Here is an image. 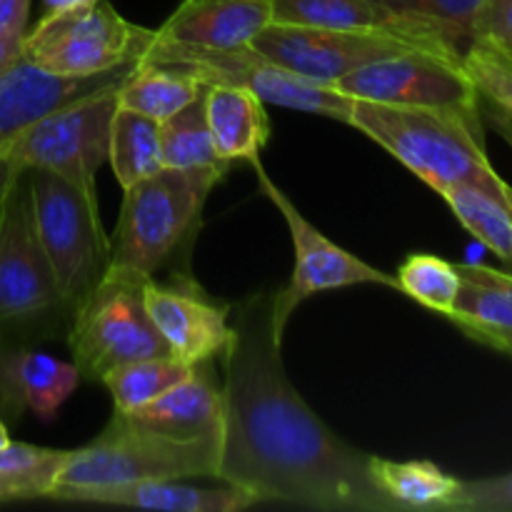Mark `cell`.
Instances as JSON below:
<instances>
[{"instance_id": "cell-20", "label": "cell", "mask_w": 512, "mask_h": 512, "mask_svg": "<svg viewBox=\"0 0 512 512\" xmlns=\"http://www.w3.org/2000/svg\"><path fill=\"white\" fill-rule=\"evenodd\" d=\"M130 415L140 425L173 438H200L223 430V388L210 375L208 363L195 365L183 383L173 385Z\"/></svg>"}, {"instance_id": "cell-3", "label": "cell", "mask_w": 512, "mask_h": 512, "mask_svg": "<svg viewBox=\"0 0 512 512\" xmlns=\"http://www.w3.org/2000/svg\"><path fill=\"white\" fill-rule=\"evenodd\" d=\"M220 445H223V430L200 438H173L145 428L120 410H113L110 423L93 443L68 450V460L55 490L100 488V485H123L138 480L215 478L220 465Z\"/></svg>"}, {"instance_id": "cell-6", "label": "cell", "mask_w": 512, "mask_h": 512, "mask_svg": "<svg viewBox=\"0 0 512 512\" xmlns=\"http://www.w3.org/2000/svg\"><path fill=\"white\" fill-rule=\"evenodd\" d=\"M148 280L143 273L110 265L88 298L73 310L68 348L80 378L103 380L120 365L173 355L145 310Z\"/></svg>"}, {"instance_id": "cell-1", "label": "cell", "mask_w": 512, "mask_h": 512, "mask_svg": "<svg viewBox=\"0 0 512 512\" xmlns=\"http://www.w3.org/2000/svg\"><path fill=\"white\" fill-rule=\"evenodd\" d=\"M230 315L215 480L238 485L258 503L403 512L373 480V455L335 435L290 383L273 333V293L250 295Z\"/></svg>"}, {"instance_id": "cell-12", "label": "cell", "mask_w": 512, "mask_h": 512, "mask_svg": "<svg viewBox=\"0 0 512 512\" xmlns=\"http://www.w3.org/2000/svg\"><path fill=\"white\" fill-rule=\"evenodd\" d=\"M348 98L478 113L480 95L463 65L428 53H400L353 70L333 85Z\"/></svg>"}, {"instance_id": "cell-34", "label": "cell", "mask_w": 512, "mask_h": 512, "mask_svg": "<svg viewBox=\"0 0 512 512\" xmlns=\"http://www.w3.org/2000/svg\"><path fill=\"white\" fill-rule=\"evenodd\" d=\"M475 38L490 40L512 53V0H480Z\"/></svg>"}, {"instance_id": "cell-19", "label": "cell", "mask_w": 512, "mask_h": 512, "mask_svg": "<svg viewBox=\"0 0 512 512\" xmlns=\"http://www.w3.org/2000/svg\"><path fill=\"white\" fill-rule=\"evenodd\" d=\"M460 293L448 320L470 340L512 358V273L480 263H455Z\"/></svg>"}, {"instance_id": "cell-29", "label": "cell", "mask_w": 512, "mask_h": 512, "mask_svg": "<svg viewBox=\"0 0 512 512\" xmlns=\"http://www.w3.org/2000/svg\"><path fill=\"white\" fill-rule=\"evenodd\" d=\"M193 370L195 365L183 363L175 355H165V358H145L120 365V368L110 370L100 383L108 388L115 410L133 413V410L148 405L150 400L163 395L173 385L183 383Z\"/></svg>"}, {"instance_id": "cell-10", "label": "cell", "mask_w": 512, "mask_h": 512, "mask_svg": "<svg viewBox=\"0 0 512 512\" xmlns=\"http://www.w3.org/2000/svg\"><path fill=\"white\" fill-rule=\"evenodd\" d=\"M115 108L118 90L65 105L10 140L0 155L23 170H48L70 183L93 185L108 160Z\"/></svg>"}, {"instance_id": "cell-16", "label": "cell", "mask_w": 512, "mask_h": 512, "mask_svg": "<svg viewBox=\"0 0 512 512\" xmlns=\"http://www.w3.org/2000/svg\"><path fill=\"white\" fill-rule=\"evenodd\" d=\"M138 63H125L105 73L73 78L55 75L30 63L23 53L0 70V150L45 115L93 95L118 90Z\"/></svg>"}, {"instance_id": "cell-35", "label": "cell", "mask_w": 512, "mask_h": 512, "mask_svg": "<svg viewBox=\"0 0 512 512\" xmlns=\"http://www.w3.org/2000/svg\"><path fill=\"white\" fill-rule=\"evenodd\" d=\"M30 0H0V38L23 40L28 30Z\"/></svg>"}, {"instance_id": "cell-9", "label": "cell", "mask_w": 512, "mask_h": 512, "mask_svg": "<svg viewBox=\"0 0 512 512\" xmlns=\"http://www.w3.org/2000/svg\"><path fill=\"white\" fill-rule=\"evenodd\" d=\"M65 318L53 270L38 240L28 170L0 208V330Z\"/></svg>"}, {"instance_id": "cell-33", "label": "cell", "mask_w": 512, "mask_h": 512, "mask_svg": "<svg viewBox=\"0 0 512 512\" xmlns=\"http://www.w3.org/2000/svg\"><path fill=\"white\" fill-rule=\"evenodd\" d=\"M448 512H512V473L460 480Z\"/></svg>"}, {"instance_id": "cell-24", "label": "cell", "mask_w": 512, "mask_h": 512, "mask_svg": "<svg viewBox=\"0 0 512 512\" xmlns=\"http://www.w3.org/2000/svg\"><path fill=\"white\" fill-rule=\"evenodd\" d=\"M443 200L475 240L512 265V188L493 193L480 185L460 183L443 190Z\"/></svg>"}, {"instance_id": "cell-13", "label": "cell", "mask_w": 512, "mask_h": 512, "mask_svg": "<svg viewBox=\"0 0 512 512\" xmlns=\"http://www.w3.org/2000/svg\"><path fill=\"white\" fill-rule=\"evenodd\" d=\"M250 45L280 68L320 85H335L340 78L375 60L400 53H423L403 40L383 35L285 23H270Z\"/></svg>"}, {"instance_id": "cell-26", "label": "cell", "mask_w": 512, "mask_h": 512, "mask_svg": "<svg viewBox=\"0 0 512 512\" xmlns=\"http://www.w3.org/2000/svg\"><path fill=\"white\" fill-rule=\"evenodd\" d=\"M110 168L120 188H130L138 180L158 173L160 160V123L128 108H115L110 123Z\"/></svg>"}, {"instance_id": "cell-38", "label": "cell", "mask_w": 512, "mask_h": 512, "mask_svg": "<svg viewBox=\"0 0 512 512\" xmlns=\"http://www.w3.org/2000/svg\"><path fill=\"white\" fill-rule=\"evenodd\" d=\"M20 43L23 40H15V38H0V70L8 68L15 58L20 55Z\"/></svg>"}, {"instance_id": "cell-23", "label": "cell", "mask_w": 512, "mask_h": 512, "mask_svg": "<svg viewBox=\"0 0 512 512\" xmlns=\"http://www.w3.org/2000/svg\"><path fill=\"white\" fill-rule=\"evenodd\" d=\"M373 480L403 512L448 510L460 480L428 460L395 463L373 455Z\"/></svg>"}, {"instance_id": "cell-37", "label": "cell", "mask_w": 512, "mask_h": 512, "mask_svg": "<svg viewBox=\"0 0 512 512\" xmlns=\"http://www.w3.org/2000/svg\"><path fill=\"white\" fill-rule=\"evenodd\" d=\"M23 173V168L20 165H15L13 160L5 158V155H0V208H3L5 198H8V190L10 185L15 183V178Z\"/></svg>"}, {"instance_id": "cell-21", "label": "cell", "mask_w": 512, "mask_h": 512, "mask_svg": "<svg viewBox=\"0 0 512 512\" xmlns=\"http://www.w3.org/2000/svg\"><path fill=\"white\" fill-rule=\"evenodd\" d=\"M205 115L220 160L233 165L235 160L253 163L260 158L270 140V120L258 95L230 85H208Z\"/></svg>"}, {"instance_id": "cell-36", "label": "cell", "mask_w": 512, "mask_h": 512, "mask_svg": "<svg viewBox=\"0 0 512 512\" xmlns=\"http://www.w3.org/2000/svg\"><path fill=\"white\" fill-rule=\"evenodd\" d=\"M15 348H10L5 343V333L0 330V415H8V418H18L23 410L20 405L15 403L13 393H10V383H8V358Z\"/></svg>"}, {"instance_id": "cell-18", "label": "cell", "mask_w": 512, "mask_h": 512, "mask_svg": "<svg viewBox=\"0 0 512 512\" xmlns=\"http://www.w3.org/2000/svg\"><path fill=\"white\" fill-rule=\"evenodd\" d=\"M273 23V0H183L155 33L195 48L250 45Z\"/></svg>"}, {"instance_id": "cell-5", "label": "cell", "mask_w": 512, "mask_h": 512, "mask_svg": "<svg viewBox=\"0 0 512 512\" xmlns=\"http://www.w3.org/2000/svg\"><path fill=\"white\" fill-rule=\"evenodd\" d=\"M28 178L35 230L70 320L110 268L113 245L100 218L98 185L70 183L48 170H28Z\"/></svg>"}, {"instance_id": "cell-8", "label": "cell", "mask_w": 512, "mask_h": 512, "mask_svg": "<svg viewBox=\"0 0 512 512\" xmlns=\"http://www.w3.org/2000/svg\"><path fill=\"white\" fill-rule=\"evenodd\" d=\"M153 35L155 30L128 23L105 0H93L50 10L33 30H25L20 53L48 73L88 78L138 63Z\"/></svg>"}, {"instance_id": "cell-39", "label": "cell", "mask_w": 512, "mask_h": 512, "mask_svg": "<svg viewBox=\"0 0 512 512\" xmlns=\"http://www.w3.org/2000/svg\"><path fill=\"white\" fill-rule=\"evenodd\" d=\"M93 3V0H45L50 10H60V8H75V5H85Z\"/></svg>"}, {"instance_id": "cell-14", "label": "cell", "mask_w": 512, "mask_h": 512, "mask_svg": "<svg viewBox=\"0 0 512 512\" xmlns=\"http://www.w3.org/2000/svg\"><path fill=\"white\" fill-rule=\"evenodd\" d=\"M145 310L175 358L188 365L210 363L233 338V305L215 300L188 275H173L168 283L150 278Z\"/></svg>"}, {"instance_id": "cell-17", "label": "cell", "mask_w": 512, "mask_h": 512, "mask_svg": "<svg viewBox=\"0 0 512 512\" xmlns=\"http://www.w3.org/2000/svg\"><path fill=\"white\" fill-rule=\"evenodd\" d=\"M50 500L90 505H120V508L160 512H238L258 505V500L238 485L225 488H195L180 480H138L100 488H58Z\"/></svg>"}, {"instance_id": "cell-11", "label": "cell", "mask_w": 512, "mask_h": 512, "mask_svg": "<svg viewBox=\"0 0 512 512\" xmlns=\"http://www.w3.org/2000/svg\"><path fill=\"white\" fill-rule=\"evenodd\" d=\"M253 168L265 198L278 208V213L283 215L285 223H288L295 250V268L293 275H290V283L285 285V288H280L278 293H273V333L278 343H283L290 315H293L295 308H298L303 300H308L310 295L365 283L385 285V288L398 290L395 275L373 268V265H368L365 260L355 258L353 253L340 248L338 243L325 238V235L320 233L298 208H295L293 200L268 178L265 168L260 165V158L253 160Z\"/></svg>"}, {"instance_id": "cell-40", "label": "cell", "mask_w": 512, "mask_h": 512, "mask_svg": "<svg viewBox=\"0 0 512 512\" xmlns=\"http://www.w3.org/2000/svg\"><path fill=\"white\" fill-rule=\"evenodd\" d=\"M8 443H10V433H8V428H5L3 418H0V448H5Z\"/></svg>"}, {"instance_id": "cell-31", "label": "cell", "mask_w": 512, "mask_h": 512, "mask_svg": "<svg viewBox=\"0 0 512 512\" xmlns=\"http://www.w3.org/2000/svg\"><path fill=\"white\" fill-rule=\"evenodd\" d=\"M463 70L473 80L480 100L493 103L500 113L512 120V53L490 43V40L475 38L463 55Z\"/></svg>"}, {"instance_id": "cell-30", "label": "cell", "mask_w": 512, "mask_h": 512, "mask_svg": "<svg viewBox=\"0 0 512 512\" xmlns=\"http://www.w3.org/2000/svg\"><path fill=\"white\" fill-rule=\"evenodd\" d=\"M398 293L418 300L423 308L450 318L460 293V273L455 263L428 253H413L395 273Z\"/></svg>"}, {"instance_id": "cell-27", "label": "cell", "mask_w": 512, "mask_h": 512, "mask_svg": "<svg viewBox=\"0 0 512 512\" xmlns=\"http://www.w3.org/2000/svg\"><path fill=\"white\" fill-rule=\"evenodd\" d=\"M68 450L13 443L0 448V503L50 498L58 485Z\"/></svg>"}, {"instance_id": "cell-2", "label": "cell", "mask_w": 512, "mask_h": 512, "mask_svg": "<svg viewBox=\"0 0 512 512\" xmlns=\"http://www.w3.org/2000/svg\"><path fill=\"white\" fill-rule=\"evenodd\" d=\"M348 125L388 150L438 195L460 183L480 185L493 193L508 190L485 153L480 113L353 98Z\"/></svg>"}, {"instance_id": "cell-15", "label": "cell", "mask_w": 512, "mask_h": 512, "mask_svg": "<svg viewBox=\"0 0 512 512\" xmlns=\"http://www.w3.org/2000/svg\"><path fill=\"white\" fill-rule=\"evenodd\" d=\"M273 23L353 30L403 40L435 58L463 65V53L443 28L400 13L385 0H273Z\"/></svg>"}, {"instance_id": "cell-7", "label": "cell", "mask_w": 512, "mask_h": 512, "mask_svg": "<svg viewBox=\"0 0 512 512\" xmlns=\"http://www.w3.org/2000/svg\"><path fill=\"white\" fill-rule=\"evenodd\" d=\"M138 63L183 70L203 85H230V88L250 90L263 103L300 110V113L325 115L345 125L353 108V98L340 93L338 88L313 83L280 68L278 63L258 53L253 45H240L230 50L195 48V45L165 40L155 33Z\"/></svg>"}, {"instance_id": "cell-25", "label": "cell", "mask_w": 512, "mask_h": 512, "mask_svg": "<svg viewBox=\"0 0 512 512\" xmlns=\"http://www.w3.org/2000/svg\"><path fill=\"white\" fill-rule=\"evenodd\" d=\"M205 88L208 85H203L183 70L138 63L130 78L118 88V105L163 123L188 103L198 100L205 93Z\"/></svg>"}, {"instance_id": "cell-22", "label": "cell", "mask_w": 512, "mask_h": 512, "mask_svg": "<svg viewBox=\"0 0 512 512\" xmlns=\"http://www.w3.org/2000/svg\"><path fill=\"white\" fill-rule=\"evenodd\" d=\"M8 383L20 410L28 408L40 420H53L78 388L80 370L45 353L15 348L8 358Z\"/></svg>"}, {"instance_id": "cell-4", "label": "cell", "mask_w": 512, "mask_h": 512, "mask_svg": "<svg viewBox=\"0 0 512 512\" xmlns=\"http://www.w3.org/2000/svg\"><path fill=\"white\" fill-rule=\"evenodd\" d=\"M228 168H160L125 188L110 265L155 278L198 230L203 208Z\"/></svg>"}, {"instance_id": "cell-32", "label": "cell", "mask_w": 512, "mask_h": 512, "mask_svg": "<svg viewBox=\"0 0 512 512\" xmlns=\"http://www.w3.org/2000/svg\"><path fill=\"white\" fill-rule=\"evenodd\" d=\"M385 3L393 5L400 13L430 20L443 28L463 55L475 40V15H478L480 0H385Z\"/></svg>"}, {"instance_id": "cell-28", "label": "cell", "mask_w": 512, "mask_h": 512, "mask_svg": "<svg viewBox=\"0 0 512 512\" xmlns=\"http://www.w3.org/2000/svg\"><path fill=\"white\" fill-rule=\"evenodd\" d=\"M160 160L163 168H230L218 158L205 115V93L160 123Z\"/></svg>"}]
</instances>
